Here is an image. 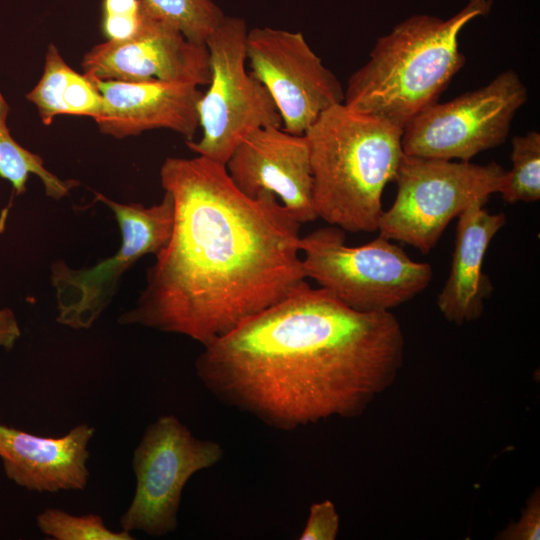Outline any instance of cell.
Listing matches in <instances>:
<instances>
[{
    "label": "cell",
    "instance_id": "1",
    "mask_svg": "<svg viewBox=\"0 0 540 540\" xmlns=\"http://www.w3.org/2000/svg\"><path fill=\"white\" fill-rule=\"evenodd\" d=\"M160 181L173 199L172 232L119 324L205 346L308 284L301 224L275 196H246L224 164L200 155L166 158Z\"/></svg>",
    "mask_w": 540,
    "mask_h": 540
},
{
    "label": "cell",
    "instance_id": "10",
    "mask_svg": "<svg viewBox=\"0 0 540 540\" xmlns=\"http://www.w3.org/2000/svg\"><path fill=\"white\" fill-rule=\"evenodd\" d=\"M528 98L520 76L508 69L488 84L444 103H433L403 128L406 155L470 161L502 144Z\"/></svg>",
    "mask_w": 540,
    "mask_h": 540
},
{
    "label": "cell",
    "instance_id": "14",
    "mask_svg": "<svg viewBox=\"0 0 540 540\" xmlns=\"http://www.w3.org/2000/svg\"><path fill=\"white\" fill-rule=\"evenodd\" d=\"M90 78V77H89ZM102 106L94 120L101 133L122 139L152 129H169L191 141L199 128L198 86L159 80L117 81L91 78Z\"/></svg>",
    "mask_w": 540,
    "mask_h": 540
},
{
    "label": "cell",
    "instance_id": "7",
    "mask_svg": "<svg viewBox=\"0 0 540 540\" xmlns=\"http://www.w3.org/2000/svg\"><path fill=\"white\" fill-rule=\"evenodd\" d=\"M95 199L114 214L121 244L111 256L83 268H73L62 259L50 266L55 291L56 321L73 330L91 328L112 303L124 274L142 257L154 256L168 242L174 221L169 192L158 204L120 203L102 193Z\"/></svg>",
    "mask_w": 540,
    "mask_h": 540
},
{
    "label": "cell",
    "instance_id": "4",
    "mask_svg": "<svg viewBox=\"0 0 540 540\" xmlns=\"http://www.w3.org/2000/svg\"><path fill=\"white\" fill-rule=\"evenodd\" d=\"M402 133L344 103L320 115L304 133L318 218L344 231L378 230L384 188L404 155Z\"/></svg>",
    "mask_w": 540,
    "mask_h": 540
},
{
    "label": "cell",
    "instance_id": "15",
    "mask_svg": "<svg viewBox=\"0 0 540 540\" xmlns=\"http://www.w3.org/2000/svg\"><path fill=\"white\" fill-rule=\"evenodd\" d=\"M93 426L81 423L61 437H42L0 423V459L6 476L35 492L83 490L89 480Z\"/></svg>",
    "mask_w": 540,
    "mask_h": 540
},
{
    "label": "cell",
    "instance_id": "18",
    "mask_svg": "<svg viewBox=\"0 0 540 540\" xmlns=\"http://www.w3.org/2000/svg\"><path fill=\"white\" fill-rule=\"evenodd\" d=\"M10 106L0 92V177L7 180L13 195L26 192L30 175H36L44 186L48 197L60 200L79 185L74 179L63 180L50 172L43 159L21 146L11 135L7 126Z\"/></svg>",
    "mask_w": 540,
    "mask_h": 540
},
{
    "label": "cell",
    "instance_id": "19",
    "mask_svg": "<svg viewBox=\"0 0 540 540\" xmlns=\"http://www.w3.org/2000/svg\"><path fill=\"white\" fill-rule=\"evenodd\" d=\"M512 168L506 171L498 192L509 203L540 199V134L529 131L512 139Z\"/></svg>",
    "mask_w": 540,
    "mask_h": 540
},
{
    "label": "cell",
    "instance_id": "9",
    "mask_svg": "<svg viewBox=\"0 0 540 540\" xmlns=\"http://www.w3.org/2000/svg\"><path fill=\"white\" fill-rule=\"evenodd\" d=\"M223 457L218 442L197 438L175 415L158 417L133 452L136 489L120 517L121 528L156 537L175 531L185 485Z\"/></svg>",
    "mask_w": 540,
    "mask_h": 540
},
{
    "label": "cell",
    "instance_id": "13",
    "mask_svg": "<svg viewBox=\"0 0 540 540\" xmlns=\"http://www.w3.org/2000/svg\"><path fill=\"white\" fill-rule=\"evenodd\" d=\"M81 65L86 76L99 80H159L204 86L211 79L206 44L189 41L153 15L133 38L107 40L92 47Z\"/></svg>",
    "mask_w": 540,
    "mask_h": 540
},
{
    "label": "cell",
    "instance_id": "3",
    "mask_svg": "<svg viewBox=\"0 0 540 540\" xmlns=\"http://www.w3.org/2000/svg\"><path fill=\"white\" fill-rule=\"evenodd\" d=\"M490 0H469L449 19L415 15L381 36L369 60L349 78L344 104L351 110L404 128L437 102L462 68L459 34L474 18L489 13Z\"/></svg>",
    "mask_w": 540,
    "mask_h": 540
},
{
    "label": "cell",
    "instance_id": "2",
    "mask_svg": "<svg viewBox=\"0 0 540 540\" xmlns=\"http://www.w3.org/2000/svg\"><path fill=\"white\" fill-rule=\"evenodd\" d=\"M403 356L392 312L357 311L306 284L203 346L194 366L219 401L291 431L362 415L393 384Z\"/></svg>",
    "mask_w": 540,
    "mask_h": 540
},
{
    "label": "cell",
    "instance_id": "22",
    "mask_svg": "<svg viewBox=\"0 0 540 540\" xmlns=\"http://www.w3.org/2000/svg\"><path fill=\"white\" fill-rule=\"evenodd\" d=\"M151 13L141 0H103L102 32L108 41H124L136 36Z\"/></svg>",
    "mask_w": 540,
    "mask_h": 540
},
{
    "label": "cell",
    "instance_id": "20",
    "mask_svg": "<svg viewBox=\"0 0 540 540\" xmlns=\"http://www.w3.org/2000/svg\"><path fill=\"white\" fill-rule=\"evenodd\" d=\"M157 19L174 27L189 41L205 44L225 17L212 0H141Z\"/></svg>",
    "mask_w": 540,
    "mask_h": 540
},
{
    "label": "cell",
    "instance_id": "24",
    "mask_svg": "<svg viewBox=\"0 0 540 540\" xmlns=\"http://www.w3.org/2000/svg\"><path fill=\"white\" fill-rule=\"evenodd\" d=\"M498 540H538L540 538V490L527 499L519 519L511 522L495 537Z\"/></svg>",
    "mask_w": 540,
    "mask_h": 540
},
{
    "label": "cell",
    "instance_id": "21",
    "mask_svg": "<svg viewBox=\"0 0 540 540\" xmlns=\"http://www.w3.org/2000/svg\"><path fill=\"white\" fill-rule=\"evenodd\" d=\"M39 530L56 540H134L131 532L113 531L100 515L88 513L80 516L47 508L36 517Z\"/></svg>",
    "mask_w": 540,
    "mask_h": 540
},
{
    "label": "cell",
    "instance_id": "8",
    "mask_svg": "<svg viewBox=\"0 0 540 540\" xmlns=\"http://www.w3.org/2000/svg\"><path fill=\"white\" fill-rule=\"evenodd\" d=\"M246 22L225 16L205 44L211 79L198 102V141H186L197 155L224 164L233 149L252 131L282 126L266 87L246 70Z\"/></svg>",
    "mask_w": 540,
    "mask_h": 540
},
{
    "label": "cell",
    "instance_id": "12",
    "mask_svg": "<svg viewBox=\"0 0 540 540\" xmlns=\"http://www.w3.org/2000/svg\"><path fill=\"white\" fill-rule=\"evenodd\" d=\"M234 185L256 199L275 196L300 224L318 218L313 203V176L305 135L282 126L260 127L248 134L225 163Z\"/></svg>",
    "mask_w": 540,
    "mask_h": 540
},
{
    "label": "cell",
    "instance_id": "25",
    "mask_svg": "<svg viewBox=\"0 0 540 540\" xmlns=\"http://www.w3.org/2000/svg\"><path fill=\"white\" fill-rule=\"evenodd\" d=\"M20 336V326L13 310L0 309V348L12 349Z\"/></svg>",
    "mask_w": 540,
    "mask_h": 540
},
{
    "label": "cell",
    "instance_id": "6",
    "mask_svg": "<svg viewBox=\"0 0 540 540\" xmlns=\"http://www.w3.org/2000/svg\"><path fill=\"white\" fill-rule=\"evenodd\" d=\"M505 173L496 162L480 165L404 154L395 200L383 210L377 231L428 254L454 218L498 192Z\"/></svg>",
    "mask_w": 540,
    "mask_h": 540
},
{
    "label": "cell",
    "instance_id": "17",
    "mask_svg": "<svg viewBox=\"0 0 540 540\" xmlns=\"http://www.w3.org/2000/svg\"><path fill=\"white\" fill-rule=\"evenodd\" d=\"M26 99L35 105L44 125H50L59 115L95 120L102 106V96L94 81L73 70L53 43L47 48L42 76Z\"/></svg>",
    "mask_w": 540,
    "mask_h": 540
},
{
    "label": "cell",
    "instance_id": "23",
    "mask_svg": "<svg viewBox=\"0 0 540 540\" xmlns=\"http://www.w3.org/2000/svg\"><path fill=\"white\" fill-rule=\"evenodd\" d=\"M340 518L334 503L328 499L313 503L300 540H335Z\"/></svg>",
    "mask_w": 540,
    "mask_h": 540
},
{
    "label": "cell",
    "instance_id": "16",
    "mask_svg": "<svg viewBox=\"0 0 540 540\" xmlns=\"http://www.w3.org/2000/svg\"><path fill=\"white\" fill-rule=\"evenodd\" d=\"M485 204L475 201L457 217L450 272L437 297L440 312L456 325L478 319L493 289L482 271L483 261L493 237L506 224V215L490 213Z\"/></svg>",
    "mask_w": 540,
    "mask_h": 540
},
{
    "label": "cell",
    "instance_id": "11",
    "mask_svg": "<svg viewBox=\"0 0 540 540\" xmlns=\"http://www.w3.org/2000/svg\"><path fill=\"white\" fill-rule=\"evenodd\" d=\"M246 58L289 133L303 135L324 111L344 102L339 80L300 32L271 27L248 30Z\"/></svg>",
    "mask_w": 540,
    "mask_h": 540
},
{
    "label": "cell",
    "instance_id": "5",
    "mask_svg": "<svg viewBox=\"0 0 540 540\" xmlns=\"http://www.w3.org/2000/svg\"><path fill=\"white\" fill-rule=\"evenodd\" d=\"M300 251L306 278L361 312L390 311L421 293L433 277L429 264L412 260L389 239L378 235L349 246L345 231L334 225L301 237Z\"/></svg>",
    "mask_w": 540,
    "mask_h": 540
}]
</instances>
